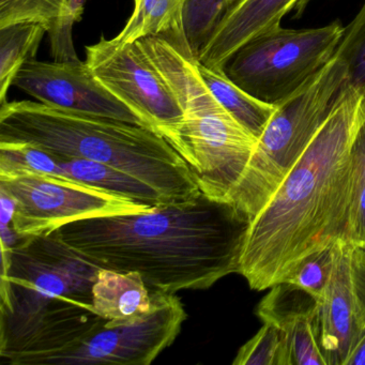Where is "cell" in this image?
<instances>
[{"label": "cell", "mask_w": 365, "mask_h": 365, "mask_svg": "<svg viewBox=\"0 0 365 365\" xmlns=\"http://www.w3.org/2000/svg\"><path fill=\"white\" fill-rule=\"evenodd\" d=\"M250 224L234 204L202 192L146 212L71 222L50 235L99 268L138 272L150 292L176 294L238 273Z\"/></svg>", "instance_id": "obj_1"}, {"label": "cell", "mask_w": 365, "mask_h": 365, "mask_svg": "<svg viewBox=\"0 0 365 365\" xmlns=\"http://www.w3.org/2000/svg\"><path fill=\"white\" fill-rule=\"evenodd\" d=\"M365 95L346 86L311 144L250 224L239 274L256 292L282 283L303 258L341 240L351 192V147Z\"/></svg>", "instance_id": "obj_2"}, {"label": "cell", "mask_w": 365, "mask_h": 365, "mask_svg": "<svg viewBox=\"0 0 365 365\" xmlns=\"http://www.w3.org/2000/svg\"><path fill=\"white\" fill-rule=\"evenodd\" d=\"M1 253L3 358L35 361L57 354L106 322L91 298L99 267L52 235Z\"/></svg>", "instance_id": "obj_3"}, {"label": "cell", "mask_w": 365, "mask_h": 365, "mask_svg": "<svg viewBox=\"0 0 365 365\" xmlns=\"http://www.w3.org/2000/svg\"><path fill=\"white\" fill-rule=\"evenodd\" d=\"M0 143H27L66 159L117 168L159 192L168 204L200 195L187 162L157 132L40 102L0 104Z\"/></svg>", "instance_id": "obj_4"}, {"label": "cell", "mask_w": 365, "mask_h": 365, "mask_svg": "<svg viewBox=\"0 0 365 365\" xmlns=\"http://www.w3.org/2000/svg\"><path fill=\"white\" fill-rule=\"evenodd\" d=\"M138 41L182 110L176 150L189 164L200 192L228 202L258 140L213 97L185 34Z\"/></svg>", "instance_id": "obj_5"}, {"label": "cell", "mask_w": 365, "mask_h": 365, "mask_svg": "<svg viewBox=\"0 0 365 365\" xmlns=\"http://www.w3.org/2000/svg\"><path fill=\"white\" fill-rule=\"evenodd\" d=\"M347 82V67L334 55L324 69L277 106L228 200L251 221L302 157Z\"/></svg>", "instance_id": "obj_6"}, {"label": "cell", "mask_w": 365, "mask_h": 365, "mask_svg": "<svg viewBox=\"0 0 365 365\" xmlns=\"http://www.w3.org/2000/svg\"><path fill=\"white\" fill-rule=\"evenodd\" d=\"M344 34L339 20L315 29L277 25L243 44L224 71L256 99L277 106L328 65Z\"/></svg>", "instance_id": "obj_7"}, {"label": "cell", "mask_w": 365, "mask_h": 365, "mask_svg": "<svg viewBox=\"0 0 365 365\" xmlns=\"http://www.w3.org/2000/svg\"><path fill=\"white\" fill-rule=\"evenodd\" d=\"M86 63L98 81L132 110L145 128L176 149L183 112L140 41L120 44L102 37L85 48Z\"/></svg>", "instance_id": "obj_8"}, {"label": "cell", "mask_w": 365, "mask_h": 365, "mask_svg": "<svg viewBox=\"0 0 365 365\" xmlns=\"http://www.w3.org/2000/svg\"><path fill=\"white\" fill-rule=\"evenodd\" d=\"M151 309L123 322H106L69 349L43 359L40 365H148L170 347L187 319L175 294L153 290Z\"/></svg>", "instance_id": "obj_9"}, {"label": "cell", "mask_w": 365, "mask_h": 365, "mask_svg": "<svg viewBox=\"0 0 365 365\" xmlns=\"http://www.w3.org/2000/svg\"><path fill=\"white\" fill-rule=\"evenodd\" d=\"M0 189L16 202L12 225L24 236L48 235L89 217L142 213L153 208L71 179L19 177L0 180Z\"/></svg>", "instance_id": "obj_10"}, {"label": "cell", "mask_w": 365, "mask_h": 365, "mask_svg": "<svg viewBox=\"0 0 365 365\" xmlns=\"http://www.w3.org/2000/svg\"><path fill=\"white\" fill-rule=\"evenodd\" d=\"M319 304L327 365H345L365 331V249L337 241L332 277Z\"/></svg>", "instance_id": "obj_11"}, {"label": "cell", "mask_w": 365, "mask_h": 365, "mask_svg": "<svg viewBox=\"0 0 365 365\" xmlns=\"http://www.w3.org/2000/svg\"><path fill=\"white\" fill-rule=\"evenodd\" d=\"M14 86L40 103L143 125L138 116L93 76L86 61H29Z\"/></svg>", "instance_id": "obj_12"}, {"label": "cell", "mask_w": 365, "mask_h": 365, "mask_svg": "<svg viewBox=\"0 0 365 365\" xmlns=\"http://www.w3.org/2000/svg\"><path fill=\"white\" fill-rule=\"evenodd\" d=\"M319 301L298 286L275 284L256 307L262 322L285 333L290 365H327L320 347Z\"/></svg>", "instance_id": "obj_13"}, {"label": "cell", "mask_w": 365, "mask_h": 365, "mask_svg": "<svg viewBox=\"0 0 365 365\" xmlns=\"http://www.w3.org/2000/svg\"><path fill=\"white\" fill-rule=\"evenodd\" d=\"M309 0H238L215 27L196 57L211 69L224 70L232 55L258 34L282 24L284 16Z\"/></svg>", "instance_id": "obj_14"}, {"label": "cell", "mask_w": 365, "mask_h": 365, "mask_svg": "<svg viewBox=\"0 0 365 365\" xmlns=\"http://www.w3.org/2000/svg\"><path fill=\"white\" fill-rule=\"evenodd\" d=\"M93 309L106 322H123L150 311L151 292L138 272L100 268L91 288Z\"/></svg>", "instance_id": "obj_15"}, {"label": "cell", "mask_w": 365, "mask_h": 365, "mask_svg": "<svg viewBox=\"0 0 365 365\" xmlns=\"http://www.w3.org/2000/svg\"><path fill=\"white\" fill-rule=\"evenodd\" d=\"M58 158L63 174L68 179L147 206L168 204L165 198L150 185L112 166L86 159Z\"/></svg>", "instance_id": "obj_16"}, {"label": "cell", "mask_w": 365, "mask_h": 365, "mask_svg": "<svg viewBox=\"0 0 365 365\" xmlns=\"http://www.w3.org/2000/svg\"><path fill=\"white\" fill-rule=\"evenodd\" d=\"M198 70L217 101L256 140H259L277 106L264 103L243 91L226 76L224 70L211 69L200 61Z\"/></svg>", "instance_id": "obj_17"}, {"label": "cell", "mask_w": 365, "mask_h": 365, "mask_svg": "<svg viewBox=\"0 0 365 365\" xmlns=\"http://www.w3.org/2000/svg\"><path fill=\"white\" fill-rule=\"evenodd\" d=\"M131 16L123 31L114 38L130 44L155 36L181 35L185 31L187 0H133Z\"/></svg>", "instance_id": "obj_18"}, {"label": "cell", "mask_w": 365, "mask_h": 365, "mask_svg": "<svg viewBox=\"0 0 365 365\" xmlns=\"http://www.w3.org/2000/svg\"><path fill=\"white\" fill-rule=\"evenodd\" d=\"M48 29L40 23L25 22L0 29V104L20 70L37 56Z\"/></svg>", "instance_id": "obj_19"}, {"label": "cell", "mask_w": 365, "mask_h": 365, "mask_svg": "<svg viewBox=\"0 0 365 365\" xmlns=\"http://www.w3.org/2000/svg\"><path fill=\"white\" fill-rule=\"evenodd\" d=\"M24 176L68 179L54 153L27 143H0V180Z\"/></svg>", "instance_id": "obj_20"}, {"label": "cell", "mask_w": 365, "mask_h": 365, "mask_svg": "<svg viewBox=\"0 0 365 365\" xmlns=\"http://www.w3.org/2000/svg\"><path fill=\"white\" fill-rule=\"evenodd\" d=\"M351 168L349 213L341 240L365 249V116L352 143Z\"/></svg>", "instance_id": "obj_21"}, {"label": "cell", "mask_w": 365, "mask_h": 365, "mask_svg": "<svg viewBox=\"0 0 365 365\" xmlns=\"http://www.w3.org/2000/svg\"><path fill=\"white\" fill-rule=\"evenodd\" d=\"M234 365H290L285 333L274 324L264 322L260 330L239 349Z\"/></svg>", "instance_id": "obj_22"}, {"label": "cell", "mask_w": 365, "mask_h": 365, "mask_svg": "<svg viewBox=\"0 0 365 365\" xmlns=\"http://www.w3.org/2000/svg\"><path fill=\"white\" fill-rule=\"evenodd\" d=\"M336 243L303 258L283 282L298 286L322 302L334 269Z\"/></svg>", "instance_id": "obj_23"}, {"label": "cell", "mask_w": 365, "mask_h": 365, "mask_svg": "<svg viewBox=\"0 0 365 365\" xmlns=\"http://www.w3.org/2000/svg\"><path fill=\"white\" fill-rule=\"evenodd\" d=\"M234 4L235 0H187L185 31L194 54H197Z\"/></svg>", "instance_id": "obj_24"}, {"label": "cell", "mask_w": 365, "mask_h": 365, "mask_svg": "<svg viewBox=\"0 0 365 365\" xmlns=\"http://www.w3.org/2000/svg\"><path fill=\"white\" fill-rule=\"evenodd\" d=\"M335 55L347 67L348 86L365 95V0L354 20L345 27Z\"/></svg>", "instance_id": "obj_25"}, {"label": "cell", "mask_w": 365, "mask_h": 365, "mask_svg": "<svg viewBox=\"0 0 365 365\" xmlns=\"http://www.w3.org/2000/svg\"><path fill=\"white\" fill-rule=\"evenodd\" d=\"M66 0H0V29L18 23L35 22L48 31L55 26Z\"/></svg>", "instance_id": "obj_26"}, {"label": "cell", "mask_w": 365, "mask_h": 365, "mask_svg": "<svg viewBox=\"0 0 365 365\" xmlns=\"http://www.w3.org/2000/svg\"><path fill=\"white\" fill-rule=\"evenodd\" d=\"M86 0H66L61 18L48 31L51 55L56 61H78L73 43V26L82 20Z\"/></svg>", "instance_id": "obj_27"}, {"label": "cell", "mask_w": 365, "mask_h": 365, "mask_svg": "<svg viewBox=\"0 0 365 365\" xmlns=\"http://www.w3.org/2000/svg\"><path fill=\"white\" fill-rule=\"evenodd\" d=\"M16 212V202L5 191L0 189V225H10Z\"/></svg>", "instance_id": "obj_28"}, {"label": "cell", "mask_w": 365, "mask_h": 365, "mask_svg": "<svg viewBox=\"0 0 365 365\" xmlns=\"http://www.w3.org/2000/svg\"><path fill=\"white\" fill-rule=\"evenodd\" d=\"M345 365H365V331L346 361Z\"/></svg>", "instance_id": "obj_29"}, {"label": "cell", "mask_w": 365, "mask_h": 365, "mask_svg": "<svg viewBox=\"0 0 365 365\" xmlns=\"http://www.w3.org/2000/svg\"><path fill=\"white\" fill-rule=\"evenodd\" d=\"M236 1H238V0H235V3H236Z\"/></svg>", "instance_id": "obj_30"}]
</instances>
